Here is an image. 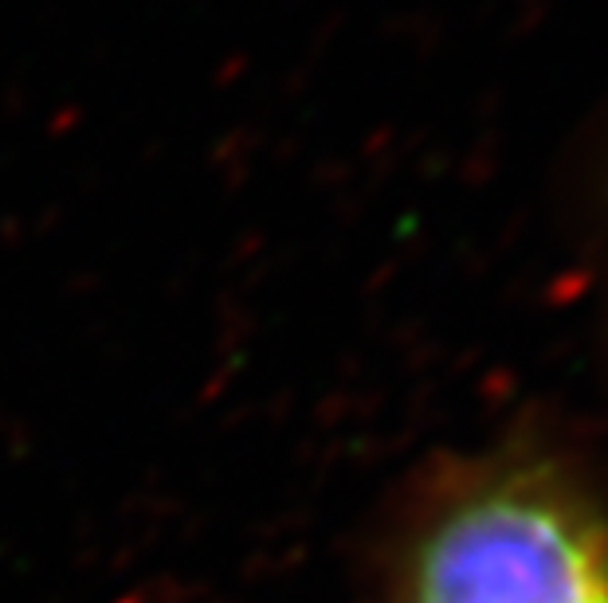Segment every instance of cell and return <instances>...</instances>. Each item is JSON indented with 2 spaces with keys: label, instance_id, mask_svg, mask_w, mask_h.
<instances>
[{
  "label": "cell",
  "instance_id": "obj_1",
  "mask_svg": "<svg viewBox=\"0 0 608 603\" xmlns=\"http://www.w3.org/2000/svg\"><path fill=\"white\" fill-rule=\"evenodd\" d=\"M378 603H608V505L530 458L460 466L401 521Z\"/></svg>",
  "mask_w": 608,
  "mask_h": 603
}]
</instances>
